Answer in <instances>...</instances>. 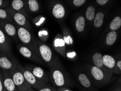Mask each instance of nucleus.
Here are the masks:
<instances>
[{
	"instance_id": "obj_35",
	"label": "nucleus",
	"mask_w": 121,
	"mask_h": 91,
	"mask_svg": "<svg viewBox=\"0 0 121 91\" xmlns=\"http://www.w3.org/2000/svg\"><path fill=\"white\" fill-rule=\"evenodd\" d=\"M0 91H4V86H3L2 73V71L0 70Z\"/></svg>"
},
{
	"instance_id": "obj_7",
	"label": "nucleus",
	"mask_w": 121,
	"mask_h": 91,
	"mask_svg": "<svg viewBox=\"0 0 121 91\" xmlns=\"http://www.w3.org/2000/svg\"><path fill=\"white\" fill-rule=\"evenodd\" d=\"M10 73L18 91H25L32 88L31 85L24 78L22 73L17 68V67L14 70L10 71Z\"/></svg>"
},
{
	"instance_id": "obj_42",
	"label": "nucleus",
	"mask_w": 121,
	"mask_h": 91,
	"mask_svg": "<svg viewBox=\"0 0 121 91\" xmlns=\"http://www.w3.org/2000/svg\"><path fill=\"white\" fill-rule=\"evenodd\" d=\"M81 91H89L87 90H86V89H85V88H83V89H82V90H81Z\"/></svg>"
},
{
	"instance_id": "obj_25",
	"label": "nucleus",
	"mask_w": 121,
	"mask_h": 91,
	"mask_svg": "<svg viewBox=\"0 0 121 91\" xmlns=\"http://www.w3.org/2000/svg\"><path fill=\"white\" fill-rule=\"evenodd\" d=\"M121 26V17L119 16H117L114 17L110 23L109 26V29L110 31H116L118 30Z\"/></svg>"
},
{
	"instance_id": "obj_30",
	"label": "nucleus",
	"mask_w": 121,
	"mask_h": 91,
	"mask_svg": "<svg viewBox=\"0 0 121 91\" xmlns=\"http://www.w3.org/2000/svg\"><path fill=\"white\" fill-rule=\"evenodd\" d=\"M113 74H121V60H117L116 62L114 69H113Z\"/></svg>"
},
{
	"instance_id": "obj_16",
	"label": "nucleus",
	"mask_w": 121,
	"mask_h": 91,
	"mask_svg": "<svg viewBox=\"0 0 121 91\" xmlns=\"http://www.w3.org/2000/svg\"><path fill=\"white\" fill-rule=\"evenodd\" d=\"M9 7L14 11L22 13L28 18H30V16L26 10L24 0H10Z\"/></svg>"
},
{
	"instance_id": "obj_2",
	"label": "nucleus",
	"mask_w": 121,
	"mask_h": 91,
	"mask_svg": "<svg viewBox=\"0 0 121 91\" xmlns=\"http://www.w3.org/2000/svg\"><path fill=\"white\" fill-rule=\"evenodd\" d=\"M50 69V81L53 86L58 88L61 87H70L74 86L72 78L63 66L51 67Z\"/></svg>"
},
{
	"instance_id": "obj_27",
	"label": "nucleus",
	"mask_w": 121,
	"mask_h": 91,
	"mask_svg": "<svg viewBox=\"0 0 121 91\" xmlns=\"http://www.w3.org/2000/svg\"><path fill=\"white\" fill-rule=\"evenodd\" d=\"M0 21H13L7 9L0 8Z\"/></svg>"
},
{
	"instance_id": "obj_31",
	"label": "nucleus",
	"mask_w": 121,
	"mask_h": 91,
	"mask_svg": "<svg viewBox=\"0 0 121 91\" xmlns=\"http://www.w3.org/2000/svg\"><path fill=\"white\" fill-rule=\"evenodd\" d=\"M77 54L74 51H68L65 52V57H67L70 60H76Z\"/></svg>"
},
{
	"instance_id": "obj_12",
	"label": "nucleus",
	"mask_w": 121,
	"mask_h": 91,
	"mask_svg": "<svg viewBox=\"0 0 121 91\" xmlns=\"http://www.w3.org/2000/svg\"><path fill=\"white\" fill-rule=\"evenodd\" d=\"M40 81L48 83L50 81V73H48L43 68L35 65H27L25 66Z\"/></svg>"
},
{
	"instance_id": "obj_11",
	"label": "nucleus",
	"mask_w": 121,
	"mask_h": 91,
	"mask_svg": "<svg viewBox=\"0 0 121 91\" xmlns=\"http://www.w3.org/2000/svg\"><path fill=\"white\" fill-rule=\"evenodd\" d=\"M0 27L10 39H13L15 42H19L17 25L13 21H0Z\"/></svg>"
},
{
	"instance_id": "obj_37",
	"label": "nucleus",
	"mask_w": 121,
	"mask_h": 91,
	"mask_svg": "<svg viewBox=\"0 0 121 91\" xmlns=\"http://www.w3.org/2000/svg\"><path fill=\"white\" fill-rule=\"evenodd\" d=\"M108 1H109V0H96V2L99 6H104V5L106 4Z\"/></svg>"
},
{
	"instance_id": "obj_32",
	"label": "nucleus",
	"mask_w": 121,
	"mask_h": 91,
	"mask_svg": "<svg viewBox=\"0 0 121 91\" xmlns=\"http://www.w3.org/2000/svg\"><path fill=\"white\" fill-rule=\"evenodd\" d=\"M86 0H72V4L74 7H79L84 4Z\"/></svg>"
},
{
	"instance_id": "obj_6",
	"label": "nucleus",
	"mask_w": 121,
	"mask_h": 91,
	"mask_svg": "<svg viewBox=\"0 0 121 91\" xmlns=\"http://www.w3.org/2000/svg\"><path fill=\"white\" fill-rule=\"evenodd\" d=\"M19 62L12 53L0 52V69L10 72L16 68Z\"/></svg>"
},
{
	"instance_id": "obj_17",
	"label": "nucleus",
	"mask_w": 121,
	"mask_h": 91,
	"mask_svg": "<svg viewBox=\"0 0 121 91\" xmlns=\"http://www.w3.org/2000/svg\"><path fill=\"white\" fill-rule=\"evenodd\" d=\"M51 13L53 17L56 19H63L65 16V9L62 3L56 2L53 5L51 8Z\"/></svg>"
},
{
	"instance_id": "obj_22",
	"label": "nucleus",
	"mask_w": 121,
	"mask_h": 91,
	"mask_svg": "<svg viewBox=\"0 0 121 91\" xmlns=\"http://www.w3.org/2000/svg\"><path fill=\"white\" fill-rule=\"evenodd\" d=\"M62 36L67 46H72L74 44V39L70 32L66 27H63L62 29Z\"/></svg>"
},
{
	"instance_id": "obj_14",
	"label": "nucleus",
	"mask_w": 121,
	"mask_h": 91,
	"mask_svg": "<svg viewBox=\"0 0 121 91\" xmlns=\"http://www.w3.org/2000/svg\"><path fill=\"white\" fill-rule=\"evenodd\" d=\"M11 39L0 27V52L12 53Z\"/></svg>"
},
{
	"instance_id": "obj_43",
	"label": "nucleus",
	"mask_w": 121,
	"mask_h": 91,
	"mask_svg": "<svg viewBox=\"0 0 121 91\" xmlns=\"http://www.w3.org/2000/svg\"><path fill=\"white\" fill-rule=\"evenodd\" d=\"M120 57H121V56H120Z\"/></svg>"
},
{
	"instance_id": "obj_34",
	"label": "nucleus",
	"mask_w": 121,
	"mask_h": 91,
	"mask_svg": "<svg viewBox=\"0 0 121 91\" xmlns=\"http://www.w3.org/2000/svg\"><path fill=\"white\" fill-rule=\"evenodd\" d=\"M53 89V86H51L49 84H47L45 86H44L38 91H52Z\"/></svg>"
},
{
	"instance_id": "obj_24",
	"label": "nucleus",
	"mask_w": 121,
	"mask_h": 91,
	"mask_svg": "<svg viewBox=\"0 0 121 91\" xmlns=\"http://www.w3.org/2000/svg\"><path fill=\"white\" fill-rule=\"evenodd\" d=\"M104 14L103 12H99L95 14L93 20V25L95 28H98L101 27L104 23Z\"/></svg>"
},
{
	"instance_id": "obj_1",
	"label": "nucleus",
	"mask_w": 121,
	"mask_h": 91,
	"mask_svg": "<svg viewBox=\"0 0 121 91\" xmlns=\"http://www.w3.org/2000/svg\"><path fill=\"white\" fill-rule=\"evenodd\" d=\"M85 70L94 86L98 87L106 85L111 81L112 75L105 72L92 64H84Z\"/></svg>"
},
{
	"instance_id": "obj_15",
	"label": "nucleus",
	"mask_w": 121,
	"mask_h": 91,
	"mask_svg": "<svg viewBox=\"0 0 121 91\" xmlns=\"http://www.w3.org/2000/svg\"><path fill=\"white\" fill-rule=\"evenodd\" d=\"M4 91H18L14 83L10 72L1 70Z\"/></svg>"
},
{
	"instance_id": "obj_38",
	"label": "nucleus",
	"mask_w": 121,
	"mask_h": 91,
	"mask_svg": "<svg viewBox=\"0 0 121 91\" xmlns=\"http://www.w3.org/2000/svg\"><path fill=\"white\" fill-rule=\"evenodd\" d=\"M112 91H121V83H118V85L112 89Z\"/></svg>"
},
{
	"instance_id": "obj_8",
	"label": "nucleus",
	"mask_w": 121,
	"mask_h": 91,
	"mask_svg": "<svg viewBox=\"0 0 121 91\" xmlns=\"http://www.w3.org/2000/svg\"><path fill=\"white\" fill-rule=\"evenodd\" d=\"M9 13L13 22L17 26L22 27L30 31L32 30V26L29 19L24 14L19 12L14 11L9 7L6 8Z\"/></svg>"
},
{
	"instance_id": "obj_29",
	"label": "nucleus",
	"mask_w": 121,
	"mask_h": 91,
	"mask_svg": "<svg viewBox=\"0 0 121 91\" xmlns=\"http://www.w3.org/2000/svg\"><path fill=\"white\" fill-rule=\"evenodd\" d=\"M45 21V17L42 15L37 16L32 19V22L33 24L36 27H40L43 25Z\"/></svg>"
},
{
	"instance_id": "obj_40",
	"label": "nucleus",
	"mask_w": 121,
	"mask_h": 91,
	"mask_svg": "<svg viewBox=\"0 0 121 91\" xmlns=\"http://www.w3.org/2000/svg\"><path fill=\"white\" fill-rule=\"evenodd\" d=\"M117 82L118 83H121V77L120 78H119V79L117 80Z\"/></svg>"
},
{
	"instance_id": "obj_28",
	"label": "nucleus",
	"mask_w": 121,
	"mask_h": 91,
	"mask_svg": "<svg viewBox=\"0 0 121 91\" xmlns=\"http://www.w3.org/2000/svg\"><path fill=\"white\" fill-rule=\"evenodd\" d=\"M39 39L43 42H46L48 39L49 38V33L48 30L46 28H42L39 30L38 33Z\"/></svg>"
},
{
	"instance_id": "obj_13",
	"label": "nucleus",
	"mask_w": 121,
	"mask_h": 91,
	"mask_svg": "<svg viewBox=\"0 0 121 91\" xmlns=\"http://www.w3.org/2000/svg\"><path fill=\"white\" fill-rule=\"evenodd\" d=\"M52 47L57 52L63 57H65L67 45L63 38L62 34H57L52 41Z\"/></svg>"
},
{
	"instance_id": "obj_19",
	"label": "nucleus",
	"mask_w": 121,
	"mask_h": 91,
	"mask_svg": "<svg viewBox=\"0 0 121 91\" xmlns=\"http://www.w3.org/2000/svg\"><path fill=\"white\" fill-rule=\"evenodd\" d=\"M103 55L100 52H95V53H94L92 57V64L96 66V67L100 68L103 70H104L105 72L109 73V74L113 75V74L110 73L109 71L106 68V67L104 65L103 61Z\"/></svg>"
},
{
	"instance_id": "obj_20",
	"label": "nucleus",
	"mask_w": 121,
	"mask_h": 91,
	"mask_svg": "<svg viewBox=\"0 0 121 91\" xmlns=\"http://www.w3.org/2000/svg\"><path fill=\"white\" fill-rule=\"evenodd\" d=\"M103 61L106 68L109 71L110 73L113 74V69L116 62L115 58L111 55L107 54L104 55L103 56Z\"/></svg>"
},
{
	"instance_id": "obj_21",
	"label": "nucleus",
	"mask_w": 121,
	"mask_h": 91,
	"mask_svg": "<svg viewBox=\"0 0 121 91\" xmlns=\"http://www.w3.org/2000/svg\"><path fill=\"white\" fill-rule=\"evenodd\" d=\"M86 20L83 16H79L75 21V27L78 33H83L85 29Z\"/></svg>"
},
{
	"instance_id": "obj_18",
	"label": "nucleus",
	"mask_w": 121,
	"mask_h": 91,
	"mask_svg": "<svg viewBox=\"0 0 121 91\" xmlns=\"http://www.w3.org/2000/svg\"><path fill=\"white\" fill-rule=\"evenodd\" d=\"M25 7L27 13L30 14H35L39 11L40 5L37 0H24Z\"/></svg>"
},
{
	"instance_id": "obj_41",
	"label": "nucleus",
	"mask_w": 121,
	"mask_h": 91,
	"mask_svg": "<svg viewBox=\"0 0 121 91\" xmlns=\"http://www.w3.org/2000/svg\"><path fill=\"white\" fill-rule=\"evenodd\" d=\"M52 91H57V89L55 87L53 86V89H52Z\"/></svg>"
},
{
	"instance_id": "obj_9",
	"label": "nucleus",
	"mask_w": 121,
	"mask_h": 91,
	"mask_svg": "<svg viewBox=\"0 0 121 91\" xmlns=\"http://www.w3.org/2000/svg\"><path fill=\"white\" fill-rule=\"evenodd\" d=\"M17 48L20 55L25 58L35 63L45 65L39 56L35 51L30 49L29 47L23 45L21 43H18L17 45Z\"/></svg>"
},
{
	"instance_id": "obj_10",
	"label": "nucleus",
	"mask_w": 121,
	"mask_h": 91,
	"mask_svg": "<svg viewBox=\"0 0 121 91\" xmlns=\"http://www.w3.org/2000/svg\"><path fill=\"white\" fill-rule=\"evenodd\" d=\"M75 76L77 80L83 88L89 91H94V86L88 76L86 71L82 69H77L75 72Z\"/></svg>"
},
{
	"instance_id": "obj_23",
	"label": "nucleus",
	"mask_w": 121,
	"mask_h": 91,
	"mask_svg": "<svg viewBox=\"0 0 121 91\" xmlns=\"http://www.w3.org/2000/svg\"><path fill=\"white\" fill-rule=\"evenodd\" d=\"M117 39V33L116 31H111L106 35L105 43L107 46H111L115 44Z\"/></svg>"
},
{
	"instance_id": "obj_36",
	"label": "nucleus",
	"mask_w": 121,
	"mask_h": 91,
	"mask_svg": "<svg viewBox=\"0 0 121 91\" xmlns=\"http://www.w3.org/2000/svg\"><path fill=\"white\" fill-rule=\"evenodd\" d=\"M57 91H73L71 88L68 87H61L56 88Z\"/></svg>"
},
{
	"instance_id": "obj_26",
	"label": "nucleus",
	"mask_w": 121,
	"mask_h": 91,
	"mask_svg": "<svg viewBox=\"0 0 121 91\" xmlns=\"http://www.w3.org/2000/svg\"><path fill=\"white\" fill-rule=\"evenodd\" d=\"M95 15V9L94 7L92 6H90L88 7L86 10L85 16L87 20L91 21H93Z\"/></svg>"
},
{
	"instance_id": "obj_33",
	"label": "nucleus",
	"mask_w": 121,
	"mask_h": 91,
	"mask_svg": "<svg viewBox=\"0 0 121 91\" xmlns=\"http://www.w3.org/2000/svg\"><path fill=\"white\" fill-rule=\"evenodd\" d=\"M10 0H0V8L6 9L9 6Z\"/></svg>"
},
{
	"instance_id": "obj_3",
	"label": "nucleus",
	"mask_w": 121,
	"mask_h": 91,
	"mask_svg": "<svg viewBox=\"0 0 121 91\" xmlns=\"http://www.w3.org/2000/svg\"><path fill=\"white\" fill-rule=\"evenodd\" d=\"M37 47L39 56L45 65L49 68L62 67L60 60L54 54L50 47L39 39H37Z\"/></svg>"
},
{
	"instance_id": "obj_39",
	"label": "nucleus",
	"mask_w": 121,
	"mask_h": 91,
	"mask_svg": "<svg viewBox=\"0 0 121 91\" xmlns=\"http://www.w3.org/2000/svg\"><path fill=\"white\" fill-rule=\"evenodd\" d=\"M25 91H35V89L33 88H30V89H28V90H26Z\"/></svg>"
},
{
	"instance_id": "obj_4",
	"label": "nucleus",
	"mask_w": 121,
	"mask_h": 91,
	"mask_svg": "<svg viewBox=\"0 0 121 91\" xmlns=\"http://www.w3.org/2000/svg\"><path fill=\"white\" fill-rule=\"evenodd\" d=\"M17 37L19 42H20L23 45L29 47L38 55V49L37 47V38H35L33 34L31 33L30 30L17 25Z\"/></svg>"
},
{
	"instance_id": "obj_5",
	"label": "nucleus",
	"mask_w": 121,
	"mask_h": 91,
	"mask_svg": "<svg viewBox=\"0 0 121 91\" xmlns=\"http://www.w3.org/2000/svg\"><path fill=\"white\" fill-rule=\"evenodd\" d=\"M17 67L22 73L24 78H25L27 82L31 85L32 88H34L35 90H40L48 84V83H46L38 80L30 70H28L25 67L22 66L19 62L17 64Z\"/></svg>"
}]
</instances>
